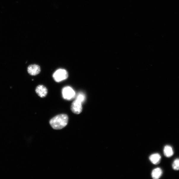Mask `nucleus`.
<instances>
[{
	"label": "nucleus",
	"instance_id": "9b49d317",
	"mask_svg": "<svg viewBox=\"0 0 179 179\" xmlns=\"http://www.w3.org/2000/svg\"><path fill=\"white\" fill-rule=\"evenodd\" d=\"M172 167L173 169L175 170H179V159H176L173 162Z\"/></svg>",
	"mask_w": 179,
	"mask_h": 179
},
{
	"label": "nucleus",
	"instance_id": "39448f33",
	"mask_svg": "<svg viewBox=\"0 0 179 179\" xmlns=\"http://www.w3.org/2000/svg\"><path fill=\"white\" fill-rule=\"evenodd\" d=\"M28 73L32 76H36L41 72V69L40 66L37 64H32L28 67Z\"/></svg>",
	"mask_w": 179,
	"mask_h": 179
},
{
	"label": "nucleus",
	"instance_id": "f257e3e1",
	"mask_svg": "<svg viewBox=\"0 0 179 179\" xmlns=\"http://www.w3.org/2000/svg\"><path fill=\"white\" fill-rule=\"evenodd\" d=\"M68 117L66 114H60L53 117L49 123L55 130H58L65 127L68 124Z\"/></svg>",
	"mask_w": 179,
	"mask_h": 179
},
{
	"label": "nucleus",
	"instance_id": "6e6552de",
	"mask_svg": "<svg viewBox=\"0 0 179 179\" xmlns=\"http://www.w3.org/2000/svg\"><path fill=\"white\" fill-rule=\"evenodd\" d=\"M164 153L165 156L167 158L171 157L173 155V153H174L172 148L169 145H167V146L164 147Z\"/></svg>",
	"mask_w": 179,
	"mask_h": 179
},
{
	"label": "nucleus",
	"instance_id": "7ed1b4c3",
	"mask_svg": "<svg viewBox=\"0 0 179 179\" xmlns=\"http://www.w3.org/2000/svg\"><path fill=\"white\" fill-rule=\"evenodd\" d=\"M62 94L63 99L67 100H71L76 96L74 91L69 86L64 87L62 89Z\"/></svg>",
	"mask_w": 179,
	"mask_h": 179
},
{
	"label": "nucleus",
	"instance_id": "423d86ee",
	"mask_svg": "<svg viewBox=\"0 0 179 179\" xmlns=\"http://www.w3.org/2000/svg\"><path fill=\"white\" fill-rule=\"evenodd\" d=\"M35 91L38 95L42 98L45 97L48 93L47 88L43 85L38 86L36 89Z\"/></svg>",
	"mask_w": 179,
	"mask_h": 179
},
{
	"label": "nucleus",
	"instance_id": "0eeeda50",
	"mask_svg": "<svg viewBox=\"0 0 179 179\" xmlns=\"http://www.w3.org/2000/svg\"><path fill=\"white\" fill-rule=\"evenodd\" d=\"M161 156L158 153L153 154L149 157V160L152 163L155 164H157L160 163Z\"/></svg>",
	"mask_w": 179,
	"mask_h": 179
},
{
	"label": "nucleus",
	"instance_id": "9d476101",
	"mask_svg": "<svg viewBox=\"0 0 179 179\" xmlns=\"http://www.w3.org/2000/svg\"><path fill=\"white\" fill-rule=\"evenodd\" d=\"M86 99L85 95L82 93H79L78 94L76 97V100L80 101L82 103L84 102Z\"/></svg>",
	"mask_w": 179,
	"mask_h": 179
},
{
	"label": "nucleus",
	"instance_id": "1a4fd4ad",
	"mask_svg": "<svg viewBox=\"0 0 179 179\" xmlns=\"http://www.w3.org/2000/svg\"><path fill=\"white\" fill-rule=\"evenodd\" d=\"M162 170L160 168H156L153 170L152 172V177L154 179L160 178L162 175Z\"/></svg>",
	"mask_w": 179,
	"mask_h": 179
},
{
	"label": "nucleus",
	"instance_id": "20e7f679",
	"mask_svg": "<svg viewBox=\"0 0 179 179\" xmlns=\"http://www.w3.org/2000/svg\"><path fill=\"white\" fill-rule=\"evenodd\" d=\"M82 103L77 100H75L72 103L71 110L75 114H79L82 111Z\"/></svg>",
	"mask_w": 179,
	"mask_h": 179
},
{
	"label": "nucleus",
	"instance_id": "f03ea898",
	"mask_svg": "<svg viewBox=\"0 0 179 179\" xmlns=\"http://www.w3.org/2000/svg\"><path fill=\"white\" fill-rule=\"evenodd\" d=\"M68 74L65 70L60 69L56 71L53 75V77L55 82H60L68 78Z\"/></svg>",
	"mask_w": 179,
	"mask_h": 179
}]
</instances>
